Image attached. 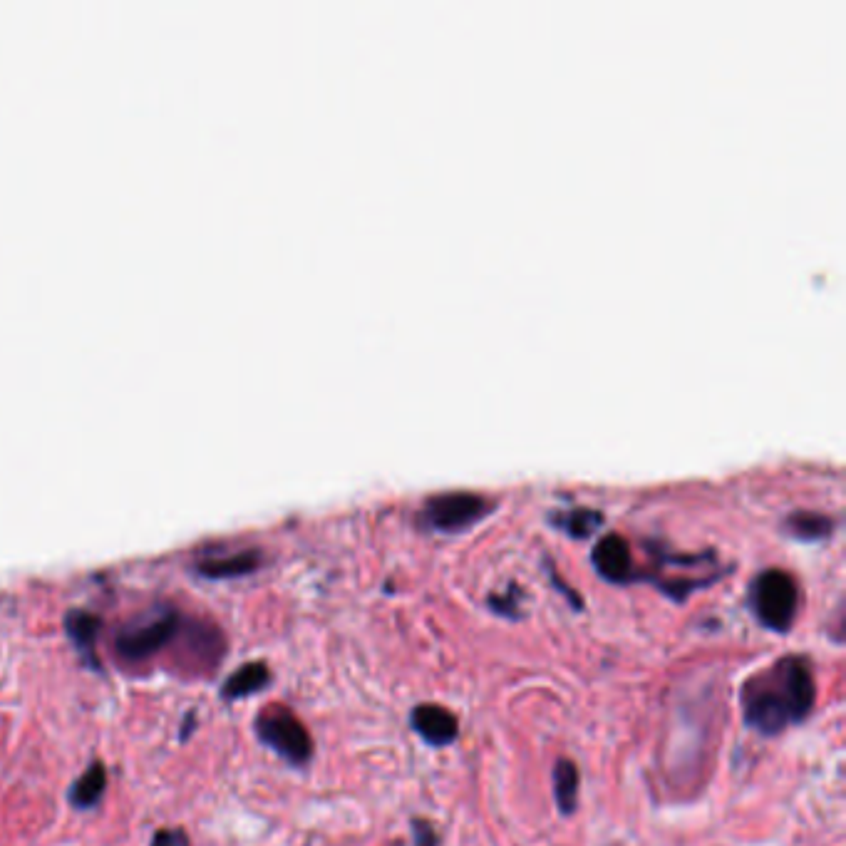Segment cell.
I'll return each instance as SVG.
<instances>
[{
	"label": "cell",
	"mask_w": 846,
	"mask_h": 846,
	"mask_svg": "<svg viewBox=\"0 0 846 846\" xmlns=\"http://www.w3.org/2000/svg\"><path fill=\"white\" fill-rule=\"evenodd\" d=\"M814 703L817 683L812 663L804 655H782L770 668L747 678L740 690L742 720L765 737L780 735L807 720Z\"/></svg>",
	"instance_id": "1"
},
{
	"label": "cell",
	"mask_w": 846,
	"mask_h": 846,
	"mask_svg": "<svg viewBox=\"0 0 846 846\" xmlns=\"http://www.w3.org/2000/svg\"><path fill=\"white\" fill-rule=\"evenodd\" d=\"M747 608L762 628L772 633H787L799 611L797 581L782 569L760 571L747 591Z\"/></svg>",
	"instance_id": "2"
},
{
	"label": "cell",
	"mask_w": 846,
	"mask_h": 846,
	"mask_svg": "<svg viewBox=\"0 0 846 846\" xmlns=\"http://www.w3.org/2000/svg\"><path fill=\"white\" fill-rule=\"evenodd\" d=\"M256 735L291 767H303L313 757L311 732L283 705H271L256 717Z\"/></svg>",
	"instance_id": "3"
},
{
	"label": "cell",
	"mask_w": 846,
	"mask_h": 846,
	"mask_svg": "<svg viewBox=\"0 0 846 846\" xmlns=\"http://www.w3.org/2000/svg\"><path fill=\"white\" fill-rule=\"evenodd\" d=\"M492 512V502L479 492H467V489H452V492L432 494L425 499L420 512V521L427 529L445 531V534H455V531L469 529Z\"/></svg>",
	"instance_id": "4"
},
{
	"label": "cell",
	"mask_w": 846,
	"mask_h": 846,
	"mask_svg": "<svg viewBox=\"0 0 846 846\" xmlns=\"http://www.w3.org/2000/svg\"><path fill=\"white\" fill-rule=\"evenodd\" d=\"M182 631V616L174 608H162L157 616L149 621L137 623V626L125 628L115 638V651L120 658L137 663L157 655L162 648H167Z\"/></svg>",
	"instance_id": "5"
},
{
	"label": "cell",
	"mask_w": 846,
	"mask_h": 846,
	"mask_svg": "<svg viewBox=\"0 0 846 846\" xmlns=\"http://www.w3.org/2000/svg\"><path fill=\"white\" fill-rule=\"evenodd\" d=\"M591 564L593 569L598 571V576L611 581V584L626 586V584H633V581H638V571L636 566H633L631 546H628V541L623 539L621 534H616V531L601 536V539L593 544Z\"/></svg>",
	"instance_id": "6"
},
{
	"label": "cell",
	"mask_w": 846,
	"mask_h": 846,
	"mask_svg": "<svg viewBox=\"0 0 846 846\" xmlns=\"http://www.w3.org/2000/svg\"><path fill=\"white\" fill-rule=\"evenodd\" d=\"M410 727L430 747H447L459 737V720L437 703H422L410 713Z\"/></svg>",
	"instance_id": "7"
},
{
	"label": "cell",
	"mask_w": 846,
	"mask_h": 846,
	"mask_svg": "<svg viewBox=\"0 0 846 846\" xmlns=\"http://www.w3.org/2000/svg\"><path fill=\"white\" fill-rule=\"evenodd\" d=\"M102 631V618L97 613L85 611V608H72L65 613V633L72 643H75L77 653H80L82 663L87 668L100 670V660H97L95 646Z\"/></svg>",
	"instance_id": "8"
},
{
	"label": "cell",
	"mask_w": 846,
	"mask_h": 846,
	"mask_svg": "<svg viewBox=\"0 0 846 846\" xmlns=\"http://www.w3.org/2000/svg\"><path fill=\"white\" fill-rule=\"evenodd\" d=\"M271 683V668H268L263 660H251V663L241 665L239 670L229 675L221 685V698L226 703H234V700L249 698V695L261 693V690L268 688Z\"/></svg>",
	"instance_id": "9"
},
{
	"label": "cell",
	"mask_w": 846,
	"mask_h": 846,
	"mask_svg": "<svg viewBox=\"0 0 846 846\" xmlns=\"http://www.w3.org/2000/svg\"><path fill=\"white\" fill-rule=\"evenodd\" d=\"M105 789H107V767L102 765L100 760H95L80 777H77L75 782L70 784V789H67V802H70L75 809L87 812V809H95L97 804H100V799L105 797Z\"/></svg>",
	"instance_id": "10"
},
{
	"label": "cell",
	"mask_w": 846,
	"mask_h": 846,
	"mask_svg": "<svg viewBox=\"0 0 846 846\" xmlns=\"http://www.w3.org/2000/svg\"><path fill=\"white\" fill-rule=\"evenodd\" d=\"M551 782H554V799L556 807L564 817H571L579 807V767H576L574 760H564L561 757L554 765V772H551Z\"/></svg>",
	"instance_id": "11"
},
{
	"label": "cell",
	"mask_w": 846,
	"mask_h": 846,
	"mask_svg": "<svg viewBox=\"0 0 846 846\" xmlns=\"http://www.w3.org/2000/svg\"><path fill=\"white\" fill-rule=\"evenodd\" d=\"M259 566H261V554L259 551L249 549L234 556H224V559L201 561L196 569H199V574H204L206 579H236V576L254 574Z\"/></svg>",
	"instance_id": "12"
},
{
	"label": "cell",
	"mask_w": 846,
	"mask_h": 846,
	"mask_svg": "<svg viewBox=\"0 0 846 846\" xmlns=\"http://www.w3.org/2000/svg\"><path fill=\"white\" fill-rule=\"evenodd\" d=\"M549 521L556 529L574 536V539H586V536H591L593 531L603 524V514L591 507H569L559 509V512H551Z\"/></svg>",
	"instance_id": "13"
},
{
	"label": "cell",
	"mask_w": 846,
	"mask_h": 846,
	"mask_svg": "<svg viewBox=\"0 0 846 846\" xmlns=\"http://www.w3.org/2000/svg\"><path fill=\"white\" fill-rule=\"evenodd\" d=\"M784 531H789L799 541H822L834 531V519L829 514L799 509L784 519Z\"/></svg>",
	"instance_id": "14"
},
{
	"label": "cell",
	"mask_w": 846,
	"mask_h": 846,
	"mask_svg": "<svg viewBox=\"0 0 846 846\" xmlns=\"http://www.w3.org/2000/svg\"><path fill=\"white\" fill-rule=\"evenodd\" d=\"M521 598H524L521 588L512 584L504 593H494V596H489L487 608H489V611L497 613V616L509 618V621H519V618H524V613L519 611Z\"/></svg>",
	"instance_id": "15"
},
{
	"label": "cell",
	"mask_w": 846,
	"mask_h": 846,
	"mask_svg": "<svg viewBox=\"0 0 846 846\" xmlns=\"http://www.w3.org/2000/svg\"><path fill=\"white\" fill-rule=\"evenodd\" d=\"M412 846H440V837L432 822H425V819L412 822Z\"/></svg>",
	"instance_id": "16"
},
{
	"label": "cell",
	"mask_w": 846,
	"mask_h": 846,
	"mask_svg": "<svg viewBox=\"0 0 846 846\" xmlns=\"http://www.w3.org/2000/svg\"><path fill=\"white\" fill-rule=\"evenodd\" d=\"M152 846H192L184 829H159L154 834Z\"/></svg>",
	"instance_id": "17"
},
{
	"label": "cell",
	"mask_w": 846,
	"mask_h": 846,
	"mask_svg": "<svg viewBox=\"0 0 846 846\" xmlns=\"http://www.w3.org/2000/svg\"><path fill=\"white\" fill-rule=\"evenodd\" d=\"M194 730H196V713L192 710V713L184 715V722H182V730H179V737H182V740H189Z\"/></svg>",
	"instance_id": "18"
}]
</instances>
